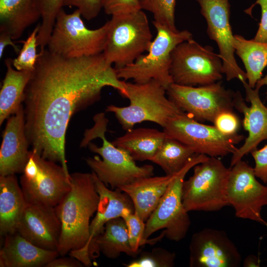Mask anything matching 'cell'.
<instances>
[{"label":"cell","mask_w":267,"mask_h":267,"mask_svg":"<svg viewBox=\"0 0 267 267\" xmlns=\"http://www.w3.org/2000/svg\"><path fill=\"white\" fill-rule=\"evenodd\" d=\"M23 101L26 136L32 151L69 173L65 136L72 116L98 101L106 87L123 97L124 81L103 53L67 58L40 51Z\"/></svg>","instance_id":"cell-1"},{"label":"cell","mask_w":267,"mask_h":267,"mask_svg":"<svg viewBox=\"0 0 267 267\" xmlns=\"http://www.w3.org/2000/svg\"><path fill=\"white\" fill-rule=\"evenodd\" d=\"M70 181V190L55 207L61 229L57 252L62 256L87 246L99 198L92 173L71 174Z\"/></svg>","instance_id":"cell-2"},{"label":"cell","mask_w":267,"mask_h":267,"mask_svg":"<svg viewBox=\"0 0 267 267\" xmlns=\"http://www.w3.org/2000/svg\"><path fill=\"white\" fill-rule=\"evenodd\" d=\"M94 125L87 129L81 143L88 146L98 156L86 159L88 165L106 185L112 189L129 184L139 178L153 176L154 168L150 165L138 166L125 150L117 147L105 136L108 123L105 114L100 113L93 117Z\"/></svg>","instance_id":"cell-3"},{"label":"cell","mask_w":267,"mask_h":267,"mask_svg":"<svg viewBox=\"0 0 267 267\" xmlns=\"http://www.w3.org/2000/svg\"><path fill=\"white\" fill-rule=\"evenodd\" d=\"M126 94L129 99L127 106L108 105L106 111L114 114L126 131L143 122L155 123L163 128L176 116L184 112L166 93V89L155 80L144 83L125 81Z\"/></svg>","instance_id":"cell-4"},{"label":"cell","mask_w":267,"mask_h":267,"mask_svg":"<svg viewBox=\"0 0 267 267\" xmlns=\"http://www.w3.org/2000/svg\"><path fill=\"white\" fill-rule=\"evenodd\" d=\"M153 24L156 35L147 53L142 54L132 63L115 69L117 77L127 81L144 83L155 80L167 90L173 83L170 75L172 53L181 43L192 39L191 32L186 30L173 31L155 21Z\"/></svg>","instance_id":"cell-5"},{"label":"cell","mask_w":267,"mask_h":267,"mask_svg":"<svg viewBox=\"0 0 267 267\" xmlns=\"http://www.w3.org/2000/svg\"><path fill=\"white\" fill-rule=\"evenodd\" d=\"M109 27L102 52L106 62L115 68L134 62L145 51L152 42L149 21L142 9L114 15Z\"/></svg>","instance_id":"cell-6"},{"label":"cell","mask_w":267,"mask_h":267,"mask_svg":"<svg viewBox=\"0 0 267 267\" xmlns=\"http://www.w3.org/2000/svg\"><path fill=\"white\" fill-rule=\"evenodd\" d=\"M80 11L58 12L47 44L50 52L67 58L97 55L103 52L109 22L96 29H88Z\"/></svg>","instance_id":"cell-7"},{"label":"cell","mask_w":267,"mask_h":267,"mask_svg":"<svg viewBox=\"0 0 267 267\" xmlns=\"http://www.w3.org/2000/svg\"><path fill=\"white\" fill-rule=\"evenodd\" d=\"M230 169L215 157L195 165L193 175L184 181L182 186V202L186 211H217L229 206L227 188Z\"/></svg>","instance_id":"cell-8"},{"label":"cell","mask_w":267,"mask_h":267,"mask_svg":"<svg viewBox=\"0 0 267 267\" xmlns=\"http://www.w3.org/2000/svg\"><path fill=\"white\" fill-rule=\"evenodd\" d=\"M209 157L204 154H194L175 176L158 205L145 222V239L162 229H165V236L172 241L178 242L185 237L191 222L182 202L184 178L191 168Z\"/></svg>","instance_id":"cell-9"},{"label":"cell","mask_w":267,"mask_h":267,"mask_svg":"<svg viewBox=\"0 0 267 267\" xmlns=\"http://www.w3.org/2000/svg\"><path fill=\"white\" fill-rule=\"evenodd\" d=\"M170 72L173 83L193 87L220 81L224 74L219 54L211 46H203L193 38L173 50Z\"/></svg>","instance_id":"cell-10"},{"label":"cell","mask_w":267,"mask_h":267,"mask_svg":"<svg viewBox=\"0 0 267 267\" xmlns=\"http://www.w3.org/2000/svg\"><path fill=\"white\" fill-rule=\"evenodd\" d=\"M20 178V186L29 204L55 207L71 187L70 174L61 165L31 150Z\"/></svg>","instance_id":"cell-11"},{"label":"cell","mask_w":267,"mask_h":267,"mask_svg":"<svg viewBox=\"0 0 267 267\" xmlns=\"http://www.w3.org/2000/svg\"><path fill=\"white\" fill-rule=\"evenodd\" d=\"M167 137L192 147L196 154L223 157L233 154L236 145L244 139L242 134L225 135L214 126L200 123L185 112L172 119L163 128Z\"/></svg>","instance_id":"cell-12"},{"label":"cell","mask_w":267,"mask_h":267,"mask_svg":"<svg viewBox=\"0 0 267 267\" xmlns=\"http://www.w3.org/2000/svg\"><path fill=\"white\" fill-rule=\"evenodd\" d=\"M168 98L197 121L213 123L224 111L234 109L236 91L226 89L221 81L201 86L172 84L166 90Z\"/></svg>","instance_id":"cell-13"},{"label":"cell","mask_w":267,"mask_h":267,"mask_svg":"<svg viewBox=\"0 0 267 267\" xmlns=\"http://www.w3.org/2000/svg\"><path fill=\"white\" fill-rule=\"evenodd\" d=\"M230 168L227 197L235 216L267 227L262 216L263 208L267 206V185L257 179L254 168L242 160Z\"/></svg>","instance_id":"cell-14"},{"label":"cell","mask_w":267,"mask_h":267,"mask_svg":"<svg viewBox=\"0 0 267 267\" xmlns=\"http://www.w3.org/2000/svg\"><path fill=\"white\" fill-rule=\"evenodd\" d=\"M207 23V33L219 49L223 73L227 81L237 79L242 83L247 81L246 72L238 66L234 56V35L230 24L228 0H196Z\"/></svg>","instance_id":"cell-15"},{"label":"cell","mask_w":267,"mask_h":267,"mask_svg":"<svg viewBox=\"0 0 267 267\" xmlns=\"http://www.w3.org/2000/svg\"><path fill=\"white\" fill-rule=\"evenodd\" d=\"M189 253L191 267H238L242 262L240 252L226 233L213 228L193 234Z\"/></svg>","instance_id":"cell-16"},{"label":"cell","mask_w":267,"mask_h":267,"mask_svg":"<svg viewBox=\"0 0 267 267\" xmlns=\"http://www.w3.org/2000/svg\"><path fill=\"white\" fill-rule=\"evenodd\" d=\"M242 84L246 93L245 99L250 103V106L246 104L241 93L236 91L234 109L243 114V126L248 134L242 145L232 154L230 167L267 139V106L262 102L259 89L250 87L247 81Z\"/></svg>","instance_id":"cell-17"},{"label":"cell","mask_w":267,"mask_h":267,"mask_svg":"<svg viewBox=\"0 0 267 267\" xmlns=\"http://www.w3.org/2000/svg\"><path fill=\"white\" fill-rule=\"evenodd\" d=\"M92 173L99 198L95 215L90 222L89 241L84 249L69 253L70 256L88 267L92 265L89 255L91 244L94 238L103 232L106 222L112 219L121 217L126 210L134 211L133 203L126 193L118 188L115 190L109 189L93 172Z\"/></svg>","instance_id":"cell-18"},{"label":"cell","mask_w":267,"mask_h":267,"mask_svg":"<svg viewBox=\"0 0 267 267\" xmlns=\"http://www.w3.org/2000/svg\"><path fill=\"white\" fill-rule=\"evenodd\" d=\"M61 229L55 207L28 204L20 219L17 232L37 246L57 251Z\"/></svg>","instance_id":"cell-19"},{"label":"cell","mask_w":267,"mask_h":267,"mask_svg":"<svg viewBox=\"0 0 267 267\" xmlns=\"http://www.w3.org/2000/svg\"><path fill=\"white\" fill-rule=\"evenodd\" d=\"M26 136L23 105L11 115L2 134L0 150V176L23 173L31 150Z\"/></svg>","instance_id":"cell-20"},{"label":"cell","mask_w":267,"mask_h":267,"mask_svg":"<svg viewBox=\"0 0 267 267\" xmlns=\"http://www.w3.org/2000/svg\"><path fill=\"white\" fill-rule=\"evenodd\" d=\"M0 250V267H41L59 255L35 245L17 232L5 236Z\"/></svg>","instance_id":"cell-21"},{"label":"cell","mask_w":267,"mask_h":267,"mask_svg":"<svg viewBox=\"0 0 267 267\" xmlns=\"http://www.w3.org/2000/svg\"><path fill=\"white\" fill-rule=\"evenodd\" d=\"M176 175L144 177L118 189L129 196L134 213L145 222L158 205Z\"/></svg>","instance_id":"cell-22"},{"label":"cell","mask_w":267,"mask_h":267,"mask_svg":"<svg viewBox=\"0 0 267 267\" xmlns=\"http://www.w3.org/2000/svg\"><path fill=\"white\" fill-rule=\"evenodd\" d=\"M15 175L0 176V233L17 232V226L28 205Z\"/></svg>","instance_id":"cell-23"},{"label":"cell","mask_w":267,"mask_h":267,"mask_svg":"<svg viewBox=\"0 0 267 267\" xmlns=\"http://www.w3.org/2000/svg\"><path fill=\"white\" fill-rule=\"evenodd\" d=\"M40 18L37 0H0V31L8 33L13 40Z\"/></svg>","instance_id":"cell-24"},{"label":"cell","mask_w":267,"mask_h":267,"mask_svg":"<svg viewBox=\"0 0 267 267\" xmlns=\"http://www.w3.org/2000/svg\"><path fill=\"white\" fill-rule=\"evenodd\" d=\"M100 253L109 259L117 258L121 253L131 256L137 254L131 246L127 226L122 217L107 222L103 232L93 240L89 249L91 259Z\"/></svg>","instance_id":"cell-25"},{"label":"cell","mask_w":267,"mask_h":267,"mask_svg":"<svg viewBox=\"0 0 267 267\" xmlns=\"http://www.w3.org/2000/svg\"><path fill=\"white\" fill-rule=\"evenodd\" d=\"M166 138L163 131L139 128L127 131L112 142L127 151L135 161H150Z\"/></svg>","instance_id":"cell-26"},{"label":"cell","mask_w":267,"mask_h":267,"mask_svg":"<svg viewBox=\"0 0 267 267\" xmlns=\"http://www.w3.org/2000/svg\"><path fill=\"white\" fill-rule=\"evenodd\" d=\"M12 59L5 60L6 72L0 91V125L22 104L24 92L32 72L13 68Z\"/></svg>","instance_id":"cell-27"},{"label":"cell","mask_w":267,"mask_h":267,"mask_svg":"<svg viewBox=\"0 0 267 267\" xmlns=\"http://www.w3.org/2000/svg\"><path fill=\"white\" fill-rule=\"evenodd\" d=\"M233 45L244 65L249 86L255 88L267 66V43L248 40L241 35H234Z\"/></svg>","instance_id":"cell-28"},{"label":"cell","mask_w":267,"mask_h":267,"mask_svg":"<svg viewBox=\"0 0 267 267\" xmlns=\"http://www.w3.org/2000/svg\"><path fill=\"white\" fill-rule=\"evenodd\" d=\"M190 146L167 137L150 161L159 166L168 175L178 174L195 154Z\"/></svg>","instance_id":"cell-29"},{"label":"cell","mask_w":267,"mask_h":267,"mask_svg":"<svg viewBox=\"0 0 267 267\" xmlns=\"http://www.w3.org/2000/svg\"><path fill=\"white\" fill-rule=\"evenodd\" d=\"M41 13L42 22L37 36L40 51L47 46L58 12L63 8L64 0H37Z\"/></svg>","instance_id":"cell-30"},{"label":"cell","mask_w":267,"mask_h":267,"mask_svg":"<svg viewBox=\"0 0 267 267\" xmlns=\"http://www.w3.org/2000/svg\"><path fill=\"white\" fill-rule=\"evenodd\" d=\"M138 1L142 10H146L153 14L154 21L173 31L178 30L175 20L176 0H138Z\"/></svg>","instance_id":"cell-31"},{"label":"cell","mask_w":267,"mask_h":267,"mask_svg":"<svg viewBox=\"0 0 267 267\" xmlns=\"http://www.w3.org/2000/svg\"><path fill=\"white\" fill-rule=\"evenodd\" d=\"M121 217L125 221L127 226L131 246L133 250L136 253H138L140 246L146 244H154L165 236L163 232L162 234L157 238L145 239L144 237L145 222L133 211L125 210Z\"/></svg>","instance_id":"cell-32"},{"label":"cell","mask_w":267,"mask_h":267,"mask_svg":"<svg viewBox=\"0 0 267 267\" xmlns=\"http://www.w3.org/2000/svg\"><path fill=\"white\" fill-rule=\"evenodd\" d=\"M40 28L39 24L29 35L22 41L23 46L16 58L12 60L13 67L19 71H33L39 57L37 53V36Z\"/></svg>","instance_id":"cell-33"},{"label":"cell","mask_w":267,"mask_h":267,"mask_svg":"<svg viewBox=\"0 0 267 267\" xmlns=\"http://www.w3.org/2000/svg\"><path fill=\"white\" fill-rule=\"evenodd\" d=\"M174 253L160 248L144 253L139 258L126 265L128 267H172L174 266Z\"/></svg>","instance_id":"cell-34"},{"label":"cell","mask_w":267,"mask_h":267,"mask_svg":"<svg viewBox=\"0 0 267 267\" xmlns=\"http://www.w3.org/2000/svg\"><path fill=\"white\" fill-rule=\"evenodd\" d=\"M214 126L225 135L237 134L240 127V121L233 111H224L219 113L215 118Z\"/></svg>","instance_id":"cell-35"},{"label":"cell","mask_w":267,"mask_h":267,"mask_svg":"<svg viewBox=\"0 0 267 267\" xmlns=\"http://www.w3.org/2000/svg\"><path fill=\"white\" fill-rule=\"evenodd\" d=\"M77 7L87 20L95 18L103 7V0H64L63 6Z\"/></svg>","instance_id":"cell-36"},{"label":"cell","mask_w":267,"mask_h":267,"mask_svg":"<svg viewBox=\"0 0 267 267\" xmlns=\"http://www.w3.org/2000/svg\"><path fill=\"white\" fill-rule=\"evenodd\" d=\"M102 8L111 16L141 9L138 0H103Z\"/></svg>","instance_id":"cell-37"},{"label":"cell","mask_w":267,"mask_h":267,"mask_svg":"<svg viewBox=\"0 0 267 267\" xmlns=\"http://www.w3.org/2000/svg\"><path fill=\"white\" fill-rule=\"evenodd\" d=\"M255 161L253 168L255 175L266 184L267 182V144L263 148L256 149L250 153Z\"/></svg>","instance_id":"cell-38"},{"label":"cell","mask_w":267,"mask_h":267,"mask_svg":"<svg viewBox=\"0 0 267 267\" xmlns=\"http://www.w3.org/2000/svg\"><path fill=\"white\" fill-rule=\"evenodd\" d=\"M256 4H259L261 7V18L258 30L253 40L259 42L267 43V0H257L245 11L251 14V10Z\"/></svg>","instance_id":"cell-39"},{"label":"cell","mask_w":267,"mask_h":267,"mask_svg":"<svg viewBox=\"0 0 267 267\" xmlns=\"http://www.w3.org/2000/svg\"><path fill=\"white\" fill-rule=\"evenodd\" d=\"M70 258L63 257L53 259L45 267H81L83 264L78 259L70 256Z\"/></svg>","instance_id":"cell-40"},{"label":"cell","mask_w":267,"mask_h":267,"mask_svg":"<svg viewBox=\"0 0 267 267\" xmlns=\"http://www.w3.org/2000/svg\"><path fill=\"white\" fill-rule=\"evenodd\" d=\"M11 36L7 32L0 31V58L3 56V51L5 47L8 45L11 46L17 54L19 53L21 49L16 45L13 42Z\"/></svg>","instance_id":"cell-41"},{"label":"cell","mask_w":267,"mask_h":267,"mask_svg":"<svg viewBox=\"0 0 267 267\" xmlns=\"http://www.w3.org/2000/svg\"><path fill=\"white\" fill-rule=\"evenodd\" d=\"M260 265L259 259L254 255L247 256L243 262V266L244 267H258Z\"/></svg>","instance_id":"cell-42"},{"label":"cell","mask_w":267,"mask_h":267,"mask_svg":"<svg viewBox=\"0 0 267 267\" xmlns=\"http://www.w3.org/2000/svg\"><path fill=\"white\" fill-rule=\"evenodd\" d=\"M264 86H266L267 87V74L264 78H262L258 81L255 88L259 90L260 89ZM266 94L267 99V91Z\"/></svg>","instance_id":"cell-43"},{"label":"cell","mask_w":267,"mask_h":267,"mask_svg":"<svg viewBox=\"0 0 267 267\" xmlns=\"http://www.w3.org/2000/svg\"><path fill=\"white\" fill-rule=\"evenodd\" d=\"M266 184H267V182Z\"/></svg>","instance_id":"cell-44"}]
</instances>
